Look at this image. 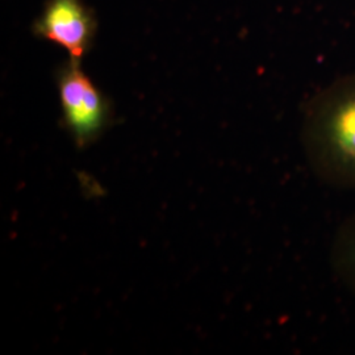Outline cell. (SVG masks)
Listing matches in <instances>:
<instances>
[{
	"instance_id": "3",
	"label": "cell",
	"mask_w": 355,
	"mask_h": 355,
	"mask_svg": "<svg viewBox=\"0 0 355 355\" xmlns=\"http://www.w3.org/2000/svg\"><path fill=\"white\" fill-rule=\"evenodd\" d=\"M98 23L82 0H48L32 26L35 36L51 41L80 61L92 48Z\"/></svg>"
},
{
	"instance_id": "1",
	"label": "cell",
	"mask_w": 355,
	"mask_h": 355,
	"mask_svg": "<svg viewBox=\"0 0 355 355\" xmlns=\"http://www.w3.org/2000/svg\"><path fill=\"white\" fill-rule=\"evenodd\" d=\"M302 145L322 183L355 190V71L340 76L308 102Z\"/></svg>"
},
{
	"instance_id": "2",
	"label": "cell",
	"mask_w": 355,
	"mask_h": 355,
	"mask_svg": "<svg viewBox=\"0 0 355 355\" xmlns=\"http://www.w3.org/2000/svg\"><path fill=\"white\" fill-rule=\"evenodd\" d=\"M62 121L76 146L83 149L98 140L114 119L110 99L95 86L80 61L69 60L55 71Z\"/></svg>"
},
{
	"instance_id": "4",
	"label": "cell",
	"mask_w": 355,
	"mask_h": 355,
	"mask_svg": "<svg viewBox=\"0 0 355 355\" xmlns=\"http://www.w3.org/2000/svg\"><path fill=\"white\" fill-rule=\"evenodd\" d=\"M329 258L336 278L355 295V214L349 216L336 230Z\"/></svg>"
}]
</instances>
